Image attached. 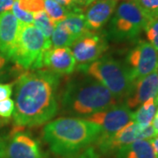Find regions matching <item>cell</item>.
<instances>
[{
	"instance_id": "cell-18",
	"label": "cell",
	"mask_w": 158,
	"mask_h": 158,
	"mask_svg": "<svg viewBox=\"0 0 158 158\" xmlns=\"http://www.w3.org/2000/svg\"><path fill=\"white\" fill-rule=\"evenodd\" d=\"M156 105L155 98H149L142 104L141 107L133 114V121L138 124L148 126L152 123V120L156 113Z\"/></svg>"
},
{
	"instance_id": "cell-30",
	"label": "cell",
	"mask_w": 158,
	"mask_h": 158,
	"mask_svg": "<svg viewBox=\"0 0 158 158\" xmlns=\"http://www.w3.org/2000/svg\"><path fill=\"white\" fill-rule=\"evenodd\" d=\"M94 1H96V0H73L75 6L79 10H81V7H88Z\"/></svg>"
},
{
	"instance_id": "cell-1",
	"label": "cell",
	"mask_w": 158,
	"mask_h": 158,
	"mask_svg": "<svg viewBox=\"0 0 158 158\" xmlns=\"http://www.w3.org/2000/svg\"><path fill=\"white\" fill-rule=\"evenodd\" d=\"M59 74L32 69L17 81L13 119L19 127H33L48 121L57 113Z\"/></svg>"
},
{
	"instance_id": "cell-32",
	"label": "cell",
	"mask_w": 158,
	"mask_h": 158,
	"mask_svg": "<svg viewBox=\"0 0 158 158\" xmlns=\"http://www.w3.org/2000/svg\"><path fill=\"white\" fill-rule=\"evenodd\" d=\"M149 141L151 142V145H152L153 149H154L155 154L156 156V158H158V135H156L155 138H153Z\"/></svg>"
},
{
	"instance_id": "cell-13",
	"label": "cell",
	"mask_w": 158,
	"mask_h": 158,
	"mask_svg": "<svg viewBox=\"0 0 158 158\" xmlns=\"http://www.w3.org/2000/svg\"><path fill=\"white\" fill-rule=\"evenodd\" d=\"M7 158H43L39 143L22 132L16 133L7 143Z\"/></svg>"
},
{
	"instance_id": "cell-36",
	"label": "cell",
	"mask_w": 158,
	"mask_h": 158,
	"mask_svg": "<svg viewBox=\"0 0 158 158\" xmlns=\"http://www.w3.org/2000/svg\"><path fill=\"white\" fill-rule=\"evenodd\" d=\"M156 117H157V118H158V109H157V112L156 113Z\"/></svg>"
},
{
	"instance_id": "cell-8",
	"label": "cell",
	"mask_w": 158,
	"mask_h": 158,
	"mask_svg": "<svg viewBox=\"0 0 158 158\" xmlns=\"http://www.w3.org/2000/svg\"><path fill=\"white\" fill-rule=\"evenodd\" d=\"M133 114L134 113L126 104H120L107 110L86 116L85 119L101 127V135L98 140H105L112 137L118 130L133 121Z\"/></svg>"
},
{
	"instance_id": "cell-7",
	"label": "cell",
	"mask_w": 158,
	"mask_h": 158,
	"mask_svg": "<svg viewBox=\"0 0 158 158\" xmlns=\"http://www.w3.org/2000/svg\"><path fill=\"white\" fill-rule=\"evenodd\" d=\"M127 68L135 82L158 69V52L149 42L140 41L127 57Z\"/></svg>"
},
{
	"instance_id": "cell-3",
	"label": "cell",
	"mask_w": 158,
	"mask_h": 158,
	"mask_svg": "<svg viewBox=\"0 0 158 158\" xmlns=\"http://www.w3.org/2000/svg\"><path fill=\"white\" fill-rule=\"evenodd\" d=\"M118 102L107 88L89 77L69 83L62 105L67 113L89 116L113 107Z\"/></svg>"
},
{
	"instance_id": "cell-24",
	"label": "cell",
	"mask_w": 158,
	"mask_h": 158,
	"mask_svg": "<svg viewBox=\"0 0 158 158\" xmlns=\"http://www.w3.org/2000/svg\"><path fill=\"white\" fill-rule=\"evenodd\" d=\"M148 18H156L158 14V0H135Z\"/></svg>"
},
{
	"instance_id": "cell-17",
	"label": "cell",
	"mask_w": 158,
	"mask_h": 158,
	"mask_svg": "<svg viewBox=\"0 0 158 158\" xmlns=\"http://www.w3.org/2000/svg\"><path fill=\"white\" fill-rule=\"evenodd\" d=\"M68 30L76 40L92 33L88 28L85 15L82 12H70L63 21L60 22ZM59 24V23H58Z\"/></svg>"
},
{
	"instance_id": "cell-33",
	"label": "cell",
	"mask_w": 158,
	"mask_h": 158,
	"mask_svg": "<svg viewBox=\"0 0 158 158\" xmlns=\"http://www.w3.org/2000/svg\"><path fill=\"white\" fill-rule=\"evenodd\" d=\"M78 158H96V156L91 149H88Z\"/></svg>"
},
{
	"instance_id": "cell-4",
	"label": "cell",
	"mask_w": 158,
	"mask_h": 158,
	"mask_svg": "<svg viewBox=\"0 0 158 158\" xmlns=\"http://www.w3.org/2000/svg\"><path fill=\"white\" fill-rule=\"evenodd\" d=\"M78 69L107 88L118 101L127 98L134 85L126 64L110 57H104L90 64L79 66Z\"/></svg>"
},
{
	"instance_id": "cell-16",
	"label": "cell",
	"mask_w": 158,
	"mask_h": 158,
	"mask_svg": "<svg viewBox=\"0 0 158 158\" xmlns=\"http://www.w3.org/2000/svg\"><path fill=\"white\" fill-rule=\"evenodd\" d=\"M118 158H156L149 140H137L118 150Z\"/></svg>"
},
{
	"instance_id": "cell-31",
	"label": "cell",
	"mask_w": 158,
	"mask_h": 158,
	"mask_svg": "<svg viewBox=\"0 0 158 158\" xmlns=\"http://www.w3.org/2000/svg\"><path fill=\"white\" fill-rule=\"evenodd\" d=\"M6 148L7 141L5 138L0 136V158L6 157Z\"/></svg>"
},
{
	"instance_id": "cell-34",
	"label": "cell",
	"mask_w": 158,
	"mask_h": 158,
	"mask_svg": "<svg viewBox=\"0 0 158 158\" xmlns=\"http://www.w3.org/2000/svg\"><path fill=\"white\" fill-rule=\"evenodd\" d=\"M6 59L5 58V57L3 56L1 54H0V71L4 69L5 65H6Z\"/></svg>"
},
{
	"instance_id": "cell-12",
	"label": "cell",
	"mask_w": 158,
	"mask_h": 158,
	"mask_svg": "<svg viewBox=\"0 0 158 158\" xmlns=\"http://www.w3.org/2000/svg\"><path fill=\"white\" fill-rule=\"evenodd\" d=\"M157 94L158 69L134 82L132 90L127 97L125 104L129 108H135L149 98H156Z\"/></svg>"
},
{
	"instance_id": "cell-2",
	"label": "cell",
	"mask_w": 158,
	"mask_h": 158,
	"mask_svg": "<svg viewBox=\"0 0 158 158\" xmlns=\"http://www.w3.org/2000/svg\"><path fill=\"white\" fill-rule=\"evenodd\" d=\"M101 127L77 118H60L46 125L43 136L52 152L69 157L81 152L98 140Z\"/></svg>"
},
{
	"instance_id": "cell-19",
	"label": "cell",
	"mask_w": 158,
	"mask_h": 158,
	"mask_svg": "<svg viewBox=\"0 0 158 158\" xmlns=\"http://www.w3.org/2000/svg\"><path fill=\"white\" fill-rule=\"evenodd\" d=\"M44 10L55 26L63 21L69 14L72 12L69 9L61 6L54 0H44Z\"/></svg>"
},
{
	"instance_id": "cell-15",
	"label": "cell",
	"mask_w": 158,
	"mask_h": 158,
	"mask_svg": "<svg viewBox=\"0 0 158 158\" xmlns=\"http://www.w3.org/2000/svg\"><path fill=\"white\" fill-rule=\"evenodd\" d=\"M116 0H96L88 6L85 18L90 31L101 29L110 20L117 7Z\"/></svg>"
},
{
	"instance_id": "cell-27",
	"label": "cell",
	"mask_w": 158,
	"mask_h": 158,
	"mask_svg": "<svg viewBox=\"0 0 158 158\" xmlns=\"http://www.w3.org/2000/svg\"><path fill=\"white\" fill-rule=\"evenodd\" d=\"M12 93V85H1L0 84V101L7 99Z\"/></svg>"
},
{
	"instance_id": "cell-35",
	"label": "cell",
	"mask_w": 158,
	"mask_h": 158,
	"mask_svg": "<svg viewBox=\"0 0 158 158\" xmlns=\"http://www.w3.org/2000/svg\"><path fill=\"white\" fill-rule=\"evenodd\" d=\"M155 104H156V106H158V94L157 96L156 97V98H155Z\"/></svg>"
},
{
	"instance_id": "cell-5",
	"label": "cell",
	"mask_w": 158,
	"mask_h": 158,
	"mask_svg": "<svg viewBox=\"0 0 158 158\" xmlns=\"http://www.w3.org/2000/svg\"><path fill=\"white\" fill-rule=\"evenodd\" d=\"M52 44L34 25L22 24L17 46L11 60L25 69H40L43 67L44 53Z\"/></svg>"
},
{
	"instance_id": "cell-23",
	"label": "cell",
	"mask_w": 158,
	"mask_h": 158,
	"mask_svg": "<svg viewBox=\"0 0 158 158\" xmlns=\"http://www.w3.org/2000/svg\"><path fill=\"white\" fill-rule=\"evenodd\" d=\"M18 3L22 10L33 14L44 11V0H18Z\"/></svg>"
},
{
	"instance_id": "cell-37",
	"label": "cell",
	"mask_w": 158,
	"mask_h": 158,
	"mask_svg": "<svg viewBox=\"0 0 158 158\" xmlns=\"http://www.w3.org/2000/svg\"><path fill=\"white\" fill-rule=\"evenodd\" d=\"M116 1H118V0H116ZM123 1H135V0H123Z\"/></svg>"
},
{
	"instance_id": "cell-25",
	"label": "cell",
	"mask_w": 158,
	"mask_h": 158,
	"mask_svg": "<svg viewBox=\"0 0 158 158\" xmlns=\"http://www.w3.org/2000/svg\"><path fill=\"white\" fill-rule=\"evenodd\" d=\"M11 9H12V13L20 23L27 24V25H32L34 23V14L22 10L19 6L18 0H15Z\"/></svg>"
},
{
	"instance_id": "cell-21",
	"label": "cell",
	"mask_w": 158,
	"mask_h": 158,
	"mask_svg": "<svg viewBox=\"0 0 158 158\" xmlns=\"http://www.w3.org/2000/svg\"><path fill=\"white\" fill-rule=\"evenodd\" d=\"M34 26L39 29L46 39L51 41V36L56 26L45 11H41L34 13Z\"/></svg>"
},
{
	"instance_id": "cell-20",
	"label": "cell",
	"mask_w": 158,
	"mask_h": 158,
	"mask_svg": "<svg viewBox=\"0 0 158 158\" xmlns=\"http://www.w3.org/2000/svg\"><path fill=\"white\" fill-rule=\"evenodd\" d=\"M51 44L55 48H69L76 40L61 23L57 24L51 36Z\"/></svg>"
},
{
	"instance_id": "cell-14",
	"label": "cell",
	"mask_w": 158,
	"mask_h": 158,
	"mask_svg": "<svg viewBox=\"0 0 158 158\" xmlns=\"http://www.w3.org/2000/svg\"><path fill=\"white\" fill-rule=\"evenodd\" d=\"M56 74H70L76 68L77 62L69 48L51 47L43 56V66Z\"/></svg>"
},
{
	"instance_id": "cell-26",
	"label": "cell",
	"mask_w": 158,
	"mask_h": 158,
	"mask_svg": "<svg viewBox=\"0 0 158 158\" xmlns=\"http://www.w3.org/2000/svg\"><path fill=\"white\" fill-rule=\"evenodd\" d=\"M14 101L11 98H7L0 101V117L9 118L14 112Z\"/></svg>"
},
{
	"instance_id": "cell-10",
	"label": "cell",
	"mask_w": 158,
	"mask_h": 158,
	"mask_svg": "<svg viewBox=\"0 0 158 158\" xmlns=\"http://www.w3.org/2000/svg\"><path fill=\"white\" fill-rule=\"evenodd\" d=\"M107 49V43L98 34L90 33L76 40L72 44V53L80 66H85L98 60Z\"/></svg>"
},
{
	"instance_id": "cell-38",
	"label": "cell",
	"mask_w": 158,
	"mask_h": 158,
	"mask_svg": "<svg viewBox=\"0 0 158 158\" xmlns=\"http://www.w3.org/2000/svg\"><path fill=\"white\" fill-rule=\"evenodd\" d=\"M156 19H158V14H157V15H156Z\"/></svg>"
},
{
	"instance_id": "cell-28",
	"label": "cell",
	"mask_w": 158,
	"mask_h": 158,
	"mask_svg": "<svg viewBox=\"0 0 158 158\" xmlns=\"http://www.w3.org/2000/svg\"><path fill=\"white\" fill-rule=\"evenodd\" d=\"M54 1H56V3L60 4L61 6L68 8V9H69L71 11H74V12H82L81 10L77 9V8L75 6L73 0H54Z\"/></svg>"
},
{
	"instance_id": "cell-22",
	"label": "cell",
	"mask_w": 158,
	"mask_h": 158,
	"mask_svg": "<svg viewBox=\"0 0 158 158\" xmlns=\"http://www.w3.org/2000/svg\"><path fill=\"white\" fill-rule=\"evenodd\" d=\"M146 33L148 40L158 52V19L156 18H148L143 29Z\"/></svg>"
},
{
	"instance_id": "cell-9",
	"label": "cell",
	"mask_w": 158,
	"mask_h": 158,
	"mask_svg": "<svg viewBox=\"0 0 158 158\" xmlns=\"http://www.w3.org/2000/svg\"><path fill=\"white\" fill-rule=\"evenodd\" d=\"M158 133L151 124L143 126L131 121L112 137L98 141L102 151L109 152L115 149L118 150L137 140H151Z\"/></svg>"
},
{
	"instance_id": "cell-11",
	"label": "cell",
	"mask_w": 158,
	"mask_h": 158,
	"mask_svg": "<svg viewBox=\"0 0 158 158\" xmlns=\"http://www.w3.org/2000/svg\"><path fill=\"white\" fill-rule=\"evenodd\" d=\"M21 23L12 11L0 14V54L6 59H11L17 46Z\"/></svg>"
},
{
	"instance_id": "cell-6",
	"label": "cell",
	"mask_w": 158,
	"mask_h": 158,
	"mask_svg": "<svg viewBox=\"0 0 158 158\" xmlns=\"http://www.w3.org/2000/svg\"><path fill=\"white\" fill-rule=\"evenodd\" d=\"M148 19V17L135 1H124L116 7L111 19L109 35L118 41L135 39L144 29Z\"/></svg>"
},
{
	"instance_id": "cell-29",
	"label": "cell",
	"mask_w": 158,
	"mask_h": 158,
	"mask_svg": "<svg viewBox=\"0 0 158 158\" xmlns=\"http://www.w3.org/2000/svg\"><path fill=\"white\" fill-rule=\"evenodd\" d=\"M15 0H0V14L7 11H10L14 4Z\"/></svg>"
}]
</instances>
